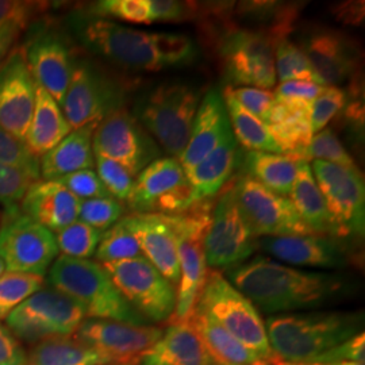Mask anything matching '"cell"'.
Masks as SVG:
<instances>
[{
    "instance_id": "obj_1",
    "label": "cell",
    "mask_w": 365,
    "mask_h": 365,
    "mask_svg": "<svg viewBox=\"0 0 365 365\" xmlns=\"http://www.w3.org/2000/svg\"><path fill=\"white\" fill-rule=\"evenodd\" d=\"M66 24L69 34L88 52L129 71L157 72L170 66H190L199 54L195 42L187 36L150 33L84 10L69 14Z\"/></svg>"
},
{
    "instance_id": "obj_2",
    "label": "cell",
    "mask_w": 365,
    "mask_h": 365,
    "mask_svg": "<svg viewBox=\"0 0 365 365\" xmlns=\"http://www.w3.org/2000/svg\"><path fill=\"white\" fill-rule=\"evenodd\" d=\"M226 274L257 310L276 315L324 306L344 288L337 274L302 271L264 256L229 268Z\"/></svg>"
},
{
    "instance_id": "obj_3",
    "label": "cell",
    "mask_w": 365,
    "mask_h": 365,
    "mask_svg": "<svg viewBox=\"0 0 365 365\" xmlns=\"http://www.w3.org/2000/svg\"><path fill=\"white\" fill-rule=\"evenodd\" d=\"M363 313L312 312L271 315L265 321L274 356L283 361L306 364L319 354L357 336Z\"/></svg>"
},
{
    "instance_id": "obj_4",
    "label": "cell",
    "mask_w": 365,
    "mask_h": 365,
    "mask_svg": "<svg viewBox=\"0 0 365 365\" xmlns=\"http://www.w3.org/2000/svg\"><path fill=\"white\" fill-rule=\"evenodd\" d=\"M48 282L86 309L87 318L125 322L137 327L149 324L122 297L105 267L98 261L57 257L48 271Z\"/></svg>"
},
{
    "instance_id": "obj_5",
    "label": "cell",
    "mask_w": 365,
    "mask_h": 365,
    "mask_svg": "<svg viewBox=\"0 0 365 365\" xmlns=\"http://www.w3.org/2000/svg\"><path fill=\"white\" fill-rule=\"evenodd\" d=\"M215 200L196 202L176 215H167L178 244L180 280L176 288V309L172 318L185 321L195 309L209 267L205 257V237L209 230Z\"/></svg>"
},
{
    "instance_id": "obj_6",
    "label": "cell",
    "mask_w": 365,
    "mask_h": 365,
    "mask_svg": "<svg viewBox=\"0 0 365 365\" xmlns=\"http://www.w3.org/2000/svg\"><path fill=\"white\" fill-rule=\"evenodd\" d=\"M199 103V92L191 86L163 83L140 99L134 117L172 158L179 160L188 144Z\"/></svg>"
},
{
    "instance_id": "obj_7",
    "label": "cell",
    "mask_w": 365,
    "mask_h": 365,
    "mask_svg": "<svg viewBox=\"0 0 365 365\" xmlns=\"http://www.w3.org/2000/svg\"><path fill=\"white\" fill-rule=\"evenodd\" d=\"M196 307L261 360L272 363L276 359L267 336L265 321H262L259 310L217 269L209 268Z\"/></svg>"
},
{
    "instance_id": "obj_8",
    "label": "cell",
    "mask_w": 365,
    "mask_h": 365,
    "mask_svg": "<svg viewBox=\"0 0 365 365\" xmlns=\"http://www.w3.org/2000/svg\"><path fill=\"white\" fill-rule=\"evenodd\" d=\"M279 39L269 31L249 27H226L218 51L230 87L271 90L276 84L274 48Z\"/></svg>"
},
{
    "instance_id": "obj_9",
    "label": "cell",
    "mask_w": 365,
    "mask_h": 365,
    "mask_svg": "<svg viewBox=\"0 0 365 365\" xmlns=\"http://www.w3.org/2000/svg\"><path fill=\"white\" fill-rule=\"evenodd\" d=\"M56 235L19 206L0 215V261L6 272L45 276L58 256Z\"/></svg>"
},
{
    "instance_id": "obj_10",
    "label": "cell",
    "mask_w": 365,
    "mask_h": 365,
    "mask_svg": "<svg viewBox=\"0 0 365 365\" xmlns=\"http://www.w3.org/2000/svg\"><path fill=\"white\" fill-rule=\"evenodd\" d=\"M86 318V309L78 300L56 288L42 287L18 306L6 324L15 337L37 342L71 337Z\"/></svg>"
},
{
    "instance_id": "obj_11",
    "label": "cell",
    "mask_w": 365,
    "mask_h": 365,
    "mask_svg": "<svg viewBox=\"0 0 365 365\" xmlns=\"http://www.w3.org/2000/svg\"><path fill=\"white\" fill-rule=\"evenodd\" d=\"M128 88L123 81L87 60H76L61 105L72 130L99 123L110 114L125 108Z\"/></svg>"
},
{
    "instance_id": "obj_12",
    "label": "cell",
    "mask_w": 365,
    "mask_h": 365,
    "mask_svg": "<svg viewBox=\"0 0 365 365\" xmlns=\"http://www.w3.org/2000/svg\"><path fill=\"white\" fill-rule=\"evenodd\" d=\"M325 199L333 238L363 237L365 227V185L360 170H348L327 161L310 165Z\"/></svg>"
},
{
    "instance_id": "obj_13",
    "label": "cell",
    "mask_w": 365,
    "mask_h": 365,
    "mask_svg": "<svg viewBox=\"0 0 365 365\" xmlns=\"http://www.w3.org/2000/svg\"><path fill=\"white\" fill-rule=\"evenodd\" d=\"M122 297L148 322H164L176 309V289L144 256L102 264Z\"/></svg>"
},
{
    "instance_id": "obj_14",
    "label": "cell",
    "mask_w": 365,
    "mask_h": 365,
    "mask_svg": "<svg viewBox=\"0 0 365 365\" xmlns=\"http://www.w3.org/2000/svg\"><path fill=\"white\" fill-rule=\"evenodd\" d=\"M133 214L176 215L191 207L194 194L179 160L160 157L134 179L126 200Z\"/></svg>"
},
{
    "instance_id": "obj_15",
    "label": "cell",
    "mask_w": 365,
    "mask_h": 365,
    "mask_svg": "<svg viewBox=\"0 0 365 365\" xmlns=\"http://www.w3.org/2000/svg\"><path fill=\"white\" fill-rule=\"evenodd\" d=\"M232 182L237 205L256 238L314 235L289 197L274 194L245 175Z\"/></svg>"
},
{
    "instance_id": "obj_16",
    "label": "cell",
    "mask_w": 365,
    "mask_h": 365,
    "mask_svg": "<svg viewBox=\"0 0 365 365\" xmlns=\"http://www.w3.org/2000/svg\"><path fill=\"white\" fill-rule=\"evenodd\" d=\"M256 237L235 200L233 182L222 188L214 203L209 230L205 237V257L211 269L233 268L248 260L256 250Z\"/></svg>"
},
{
    "instance_id": "obj_17",
    "label": "cell",
    "mask_w": 365,
    "mask_h": 365,
    "mask_svg": "<svg viewBox=\"0 0 365 365\" xmlns=\"http://www.w3.org/2000/svg\"><path fill=\"white\" fill-rule=\"evenodd\" d=\"M92 150L93 155L115 161L133 176L161 157L155 138L126 108L98 123L92 137Z\"/></svg>"
},
{
    "instance_id": "obj_18",
    "label": "cell",
    "mask_w": 365,
    "mask_h": 365,
    "mask_svg": "<svg viewBox=\"0 0 365 365\" xmlns=\"http://www.w3.org/2000/svg\"><path fill=\"white\" fill-rule=\"evenodd\" d=\"M24 53L36 83L61 107L78 60L66 33L39 25L27 41Z\"/></svg>"
},
{
    "instance_id": "obj_19",
    "label": "cell",
    "mask_w": 365,
    "mask_h": 365,
    "mask_svg": "<svg viewBox=\"0 0 365 365\" xmlns=\"http://www.w3.org/2000/svg\"><path fill=\"white\" fill-rule=\"evenodd\" d=\"M163 331L161 327L88 318L76 330L75 339L103 354L111 364H138Z\"/></svg>"
},
{
    "instance_id": "obj_20",
    "label": "cell",
    "mask_w": 365,
    "mask_h": 365,
    "mask_svg": "<svg viewBox=\"0 0 365 365\" xmlns=\"http://www.w3.org/2000/svg\"><path fill=\"white\" fill-rule=\"evenodd\" d=\"M299 48L324 86L339 87L359 73L360 46L339 30L315 27L299 39Z\"/></svg>"
},
{
    "instance_id": "obj_21",
    "label": "cell",
    "mask_w": 365,
    "mask_h": 365,
    "mask_svg": "<svg viewBox=\"0 0 365 365\" xmlns=\"http://www.w3.org/2000/svg\"><path fill=\"white\" fill-rule=\"evenodd\" d=\"M36 87L24 49L18 48L0 66V126L21 141L33 117Z\"/></svg>"
},
{
    "instance_id": "obj_22",
    "label": "cell",
    "mask_w": 365,
    "mask_h": 365,
    "mask_svg": "<svg viewBox=\"0 0 365 365\" xmlns=\"http://www.w3.org/2000/svg\"><path fill=\"white\" fill-rule=\"evenodd\" d=\"M257 245L274 259L298 267L334 269L348 262L339 241L329 235L264 237Z\"/></svg>"
},
{
    "instance_id": "obj_23",
    "label": "cell",
    "mask_w": 365,
    "mask_h": 365,
    "mask_svg": "<svg viewBox=\"0 0 365 365\" xmlns=\"http://www.w3.org/2000/svg\"><path fill=\"white\" fill-rule=\"evenodd\" d=\"M123 221L137 238L145 259L178 286L180 280L178 244L167 215L130 214L123 217Z\"/></svg>"
},
{
    "instance_id": "obj_24",
    "label": "cell",
    "mask_w": 365,
    "mask_h": 365,
    "mask_svg": "<svg viewBox=\"0 0 365 365\" xmlns=\"http://www.w3.org/2000/svg\"><path fill=\"white\" fill-rule=\"evenodd\" d=\"M230 131L232 125L222 92L210 90L199 103L188 144L179 158L184 172L209 156Z\"/></svg>"
},
{
    "instance_id": "obj_25",
    "label": "cell",
    "mask_w": 365,
    "mask_h": 365,
    "mask_svg": "<svg viewBox=\"0 0 365 365\" xmlns=\"http://www.w3.org/2000/svg\"><path fill=\"white\" fill-rule=\"evenodd\" d=\"M80 199L56 180H36L27 188L19 207L53 233L78 221Z\"/></svg>"
},
{
    "instance_id": "obj_26",
    "label": "cell",
    "mask_w": 365,
    "mask_h": 365,
    "mask_svg": "<svg viewBox=\"0 0 365 365\" xmlns=\"http://www.w3.org/2000/svg\"><path fill=\"white\" fill-rule=\"evenodd\" d=\"M138 365H220L188 321H173Z\"/></svg>"
},
{
    "instance_id": "obj_27",
    "label": "cell",
    "mask_w": 365,
    "mask_h": 365,
    "mask_svg": "<svg viewBox=\"0 0 365 365\" xmlns=\"http://www.w3.org/2000/svg\"><path fill=\"white\" fill-rule=\"evenodd\" d=\"M274 99L267 126L282 149V155L304 160L314 135L310 125L312 103L276 96Z\"/></svg>"
},
{
    "instance_id": "obj_28",
    "label": "cell",
    "mask_w": 365,
    "mask_h": 365,
    "mask_svg": "<svg viewBox=\"0 0 365 365\" xmlns=\"http://www.w3.org/2000/svg\"><path fill=\"white\" fill-rule=\"evenodd\" d=\"M241 153L230 131L209 156L195 167L185 172V178L191 184L194 202L212 199L230 180L235 168H238Z\"/></svg>"
},
{
    "instance_id": "obj_29",
    "label": "cell",
    "mask_w": 365,
    "mask_h": 365,
    "mask_svg": "<svg viewBox=\"0 0 365 365\" xmlns=\"http://www.w3.org/2000/svg\"><path fill=\"white\" fill-rule=\"evenodd\" d=\"M98 123H90L71 131L66 138L39 158V178L57 180L78 170H92L95 158L92 137Z\"/></svg>"
},
{
    "instance_id": "obj_30",
    "label": "cell",
    "mask_w": 365,
    "mask_h": 365,
    "mask_svg": "<svg viewBox=\"0 0 365 365\" xmlns=\"http://www.w3.org/2000/svg\"><path fill=\"white\" fill-rule=\"evenodd\" d=\"M72 131L60 105L41 86L36 87V105L24 143L41 158Z\"/></svg>"
},
{
    "instance_id": "obj_31",
    "label": "cell",
    "mask_w": 365,
    "mask_h": 365,
    "mask_svg": "<svg viewBox=\"0 0 365 365\" xmlns=\"http://www.w3.org/2000/svg\"><path fill=\"white\" fill-rule=\"evenodd\" d=\"M203 339L210 354L220 365H271L241 344L199 307L185 319Z\"/></svg>"
},
{
    "instance_id": "obj_32",
    "label": "cell",
    "mask_w": 365,
    "mask_h": 365,
    "mask_svg": "<svg viewBox=\"0 0 365 365\" xmlns=\"http://www.w3.org/2000/svg\"><path fill=\"white\" fill-rule=\"evenodd\" d=\"M299 160L286 155L247 152L240 158L242 175L260 182L274 194L288 197L297 179Z\"/></svg>"
},
{
    "instance_id": "obj_33",
    "label": "cell",
    "mask_w": 365,
    "mask_h": 365,
    "mask_svg": "<svg viewBox=\"0 0 365 365\" xmlns=\"http://www.w3.org/2000/svg\"><path fill=\"white\" fill-rule=\"evenodd\" d=\"M288 197L302 221L309 226L314 235L331 237V225L325 199L315 182L310 164L304 160H299L298 163L297 179Z\"/></svg>"
},
{
    "instance_id": "obj_34",
    "label": "cell",
    "mask_w": 365,
    "mask_h": 365,
    "mask_svg": "<svg viewBox=\"0 0 365 365\" xmlns=\"http://www.w3.org/2000/svg\"><path fill=\"white\" fill-rule=\"evenodd\" d=\"M226 111L229 114L232 131L237 144H241L248 152H265L282 155V149L276 144L268 126L259 118L252 115L235 101L230 86L222 92Z\"/></svg>"
},
{
    "instance_id": "obj_35",
    "label": "cell",
    "mask_w": 365,
    "mask_h": 365,
    "mask_svg": "<svg viewBox=\"0 0 365 365\" xmlns=\"http://www.w3.org/2000/svg\"><path fill=\"white\" fill-rule=\"evenodd\" d=\"M110 360L71 337L42 339L26 356L25 365H108Z\"/></svg>"
},
{
    "instance_id": "obj_36",
    "label": "cell",
    "mask_w": 365,
    "mask_h": 365,
    "mask_svg": "<svg viewBox=\"0 0 365 365\" xmlns=\"http://www.w3.org/2000/svg\"><path fill=\"white\" fill-rule=\"evenodd\" d=\"M43 3L0 0V49L9 52L14 41L43 10Z\"/></svg>"
},
{
    "instance_id": "obj_37",
    "label": "cell",
    "mask_w": 365,
    "mask_h": 365,
    "mask_svg": "<svg viewBox=\"0 0 365 365\" xmlns=\"http://www.w3.org/2000/svg\"><path fill=\"white\" fill-rule=\"evenodd\" d=\"M274 69L280 83L302 80L324 86L304 53L288 38L280 41L274 48Z\"/></svg>"
},
{
    "instance_id": "obj_38",
    "label": "cell",
    "mask_w": 365,
    "mask_h": 365,
    "mask_svg": "<svg viewBox=\"0 0 365 365\" xmlns=\"http://www.w3.org/2000/svg\"><path fill=\"white\" fill-rule=\"evenodd\" d=\"M141 256L143 252L138 241L126 226L123 218L103 233L95 252V257L99 264L129 260Z\"/></svg>"
},
{
    "instance_id": "obj_39",
    "label": "cell",
    "mask_w": 365,
    "mask_h": 365,
    "mask_svg": "<svg viewBox=\"0 0 365 365\" xmlns=\"http://www.w3.org/2000/svg\"><path fill=\"white\" fill-rule=\"evenodd\" d=\"M45 284L37 274L3 272L0 274V321H6L14 310Z\"/></svg>"
},
{
    "instance_id": "obj_40",
    "label": "cell",
    "mask_w": 365,
    "mask_h": 365,
    "mask_svg": "<svg viewBox=\"0 0 365 365\" xmlns=\"http://www.w3.org/2000/svg\"><path fill=\"white\" fill-rule=\"evenodd\" d=\"M54 235L58 252H61L63 256L90 260V257L95 255L103 233L78 220Z\"/></svg>"
},
{
    "instance_id": "obj_41",
    "label": "cell",
    "mask_w": 365,
    "mask_h": 365,
    "mask_svg": "<svg viewBox=\"0 0 365 365\" xmlns=\"http://www.w3.org/2000/svg\"><path fill=\"white\" fill-rule=\"evenodd\" d=\"M84 11L105 19L114 18L137 25L153 24L150 0H102L87 6Z\"/></svg>"
},
{
    "instance_id": "obj_42",
    "label": "cell",
    "mask_w": 365,
    "mask_h": 365,
    "mask_svg": "<svg viewBox=\"0 0 365 365\" xmlns=\"http://www.w3.org/2000/svg\"><path fill=\"white\" fill-rule=\"evenodd\" d=\"M310 160H321L348 170H359L357 164L345 146L341 144L336 133L329 128L314 134L304 156V161L309 163Z\"/></svg>"
},
{
    "instance_id": "obj_43",
    "label": "cell",
    "mask_w": 365,
    "mask_h": 365,
    "mask_svg": "<svg viewBox=\"0 0 365 365\" xmlns=\"http://www.w3.org/2000/svg\"><path fill=\"white\" fill-rule=\"evenodd\" d=\"M123 212L125 209L122 203L113 196L86 199L80 200L78 220L99 230L101 233H105L118 221H120Z\"/></svg>"
},
{
    "instance_id": "obj_44",
    "label": "cell",
    "mask_w": 365,
    "mask_h": 365,
    "mask_svg": "<svg viewBox=\"0 0 365 365\" xmlns=\"http://www.w3.org/2000/svg\"><path fill=\"white\" fill-rule=\"evenodd\" d=\"M0 163L26 172L39 180V160L26 148L24 141L15 138L0 126Z\"/></svg>"
},
{
    "instance_id": "obj_45",
    "label": "cell",
    "mask_w": 365,
    "mask_h": 365,
    "mask_svg": "<svg viewBox=\"0 0 365 365\" xmlns=\"http://www.w3.org/2000/svg\"><path fill=\"white\" fill-rule=\"evenodd\" d=\"M348 92L339 87L327 86L312 103L310 125L313 134L324 130L327 123L344 110L348 103Z\"/></svg>"
},
{
    "instance_id": "obj_46",
    "label": "cell",
    "mask_w": 365,
    "mask_h": 365,
    "mask_svg": "<svg viewBox=\"0 0 365 365\" xmlns=\"http://www.w3.org/2000/svg\"><path fill=\"white\" fill-rule=\"evenodd\" d=\"M93 158L98 170L96 175L103 182L107 192L117 200H128L133 190L134 176L122 165L107 157L93 155Z\"/></svg>"
},
{
    "instance_id": "obj_47",
    "label": "cell",
    "mask_w": 365,
    "mask_h": 365,
    "mask_svg": "<svg viewBox=\"0 0 365 365\" xmlns=\"http://www.w3.org/2000/svg\"><path fill=\"white\" fill-rule=\"evenodd\" d=\"M33 182L26 172L0 163V205L4 209L19 206Z\"/></svg>"
},
{
    "instance_id": "obj_48",
    "label": "cell",
    "mask_w": 365,
    "mask_h": 365,
    "mask_svg": "<svg viewBox=\"0 0 365 365\" xmlns=\"http://www.w3.org/2000/svg\"><path fill=\"white\" fill-rule=\"evenodd\" d=\"M56 182L63 184L71 194H73L80 200L111 196L107 192L103 182H101L95 170H78L57 179Z\"/></svg>"
},
{
    "instance_id": "obj_49",
    "label": "cell",
    "mask_w": 365,
    "mask_h": 365,
    "mask_svg": "<svg viewBox=\"0 0 365 365\" xmlns=\"http://www.w3.org/2000/svg\"><path fill=\"white\" fill-rule=\"evenodd\" d=\"M232 90L235 101L252 115L259 118L267 125L276 101L274 92L252 87H232Z\"/></svg>"
},
{
    "instance_id": "obj_50",
    "label": "cell",
    "mask_w": 365,
    "mask_h": 365,
    "mask_svg": "<svg viewBox=\"0 0 365 365\" xmlns=\"http://www.w3.org/2000/svg\"><path fill=\"white\" fill-rule=\"evenodd\" d=\"M364 360L365 334L364 331H361L352 339L319 354L318 357H315L310 363H306V364H333V363H344V361L364 364Z\"/></svg>"
},
{
    "instance_id": "obj_51",
    "label": "cell",
    "mask_w": 365,
    "mask_h": 365,
    "mask_svg": "<svg viewBox=\"0 0 365 365\" xmlns=\"http://www.w3.org/2000/svg\"><path fill=\"white\" fill-rule=\"evenodd\" d=\"M152 22H182L197 16V4L175 0H150Z\"/></svg>"
},
{
    "instance_id": "obj_52",
    "label": "cell",
    "mask_w": 365,
    "mask_h": 365,
    "mask_svg": "<svg viewBox=\"0 0 365 365\" xmlns=\"http://www.w3.org/2000/svg\"><path fill=\"white\" fill-rule=\"evenodd\" d=\"M325 87L327 86H319V84L312 83V81L292 80V81L280 83V86L274 91V96L313 103L314 99L324 91Z\"/></svg>"
},
{
    "instance_id": "obj_53",
    "label": "cell",
    "mask_w": 365,
    "mask_h": 365,
    "mask_svg": "<svg viewBox=\"0 0 365 365\" xmlns=\"http://www.w3.org/2000/svg\"><path fill=\"white\" fill-rule=\"evenodd\" d=\"M26 353L7 327L0 325V365H25Z\"/></svg>"
},
{
    "instance_id": "obj_54",
    "label": "cell",
    "mask_w": 365,
    "mask_h": 365,
    "mask_svg": "<svg viewBox=\"0 0 365 365\" xmlns=\"http://www.w3.org/2000/svg\"><path fill=\"white\" fill-rule=\"evenodd\" d=\"M336 18L346 25H360L364 21L363 1H345L334 7Z\"/></svg>"
},
{
    "instance_id": "obj_55",
    "label": "cell",
    "mask_w": 365,
    "mask_h": 365,
    "mask_svg": "<svg viewBox=\"0 0 365 365\" xmlns=\"http://www.w3.org/2000/svg\"><path fill=\"white\" fill-rule=\"evenodd\" d=\"M299 365H364L363 363H352V361H344V363H333V364H299Z\"/></svg>"
},
{
    "instance_id": "obj_56",
    "label": "cell",
    "mask_w": 365,
    "mask_h": 365,
    "mask_svg": "<svg viewBox=\"0 0 365 365\" xmlns=\"http://www.w3.org/2000/svg\"><path fill=\"white\" fill-rule=\"evenodd\" d=\"M272 365H299L295 364V363H288V361H283V360H280V359H274V361H272Z\"/></svg>"
},
{
    "instance_id": "obj_57",
    "label": "cell",
    "mask_w": 365,
    "mask_h": 365,
    "mask_svg": "<svg viewBox=\"0 0 365 365\" xmlns=\"http://www.w3.org/2000/svg\"><path fill=\"white\" fill-rule=\"evenodd\" d=\"M9 52H6V51H3V49H0V61H1V58L6 56Z\"/></svg>"
},
{
    "instance_id": "obj_58",
    "label": "cell",
    "mask_w": 365,
    "mask_h": 365,
    "mask_svg": "<svg viewBox=\"0 0 365 365\" xmlns=\"http://www.w3.org/2000/svg\"><path fill=\"white\" fill-rule=\"evenodd\" d=\"M6 269H4V265H3V262L0 261V274H3Z\"/></svg>"
},
{
    "instance_id": "obj_59",
    "label": "cell",
    "mask_w": 365,
    "mask_h": 365,
    "mask_svg": "<svg viewBox=\"0 0 365 365\" xmlns=\"http://www.w3.org/2000/svg\"><path fill=\"white\" fill-rule=\"evenodd\" d=\"M108 365H138V364H108Z\"/></svg>"
},
{
    "instance_id": "obj_60",
    "label": "cell",
    "mask_w": 365,
    "mask_h": 365,
    "mask_svg": "<svg viewBox=\"0 0 365 365\" xmlns=\"http://www.w3.org/2000/svg\"><path fill=\"white\" fill-rule=\"evenodd\" d=\"M271 365H272V364H271Z\"/></svg>"
}]
</instances>
